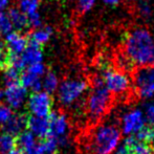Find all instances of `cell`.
<instances>
[{"mask_svg": "<svg viewBox=\"0 0 154 154\" xmlns=\"http://www.w3.org/2000/svg\"><path fill=\"white\" fill-rule=\"evenodd\" d=\"M154 51V38L146 27H134L124 41L123 55L133 66H146L151 62Z\"/></svg>", "mask_w": 154, "mask_h": 154, "instance_id": "obj_1", "label": "cell"}, {"mask_svg": "<svg viewBox=\"0 0 154 154\" xmlns=\"http://www.w3.org/2000/svg\"><path fill=\"white\" fill-rule=\"evenodd\" d=\"M122 132L116 123L106 122L93 129L87 143L88 154H112L121 143Z\"/></svg>", "mask_w": 154, "mask_h": 154, "instance_id": "obj_2", "label": "cell"}, {"mask_svg": "<svg viewBox=\"0 0 154 154\" xmlns=\"http://www.w3.org/2000/svg\"><path fill=\"white\" fill-rule=\"evenodd\" d=\"M111 93L104 85L100 75L92 79V85L86 99V112L93 122L102 119L111 105Z\"/></svg>", "mask_w": 154, "mask_h": 154, "instance_id": "obj_3", "label": "cell"}, {"mask_svg": "<svg viewBox=\"0 0 154 154\" xmlns=\"http://www.w3.org/2000/svg\"><path fill=\"white\" fill-rule=\"evenodd\" d=\"M89 89L88 82L81 77L65 79L57 89L60 104L66 107L77 104Z\"/></svg>", "mask_w": 154, "mask_h": 154, "instance_id": "obj_4", "label": "cell"}, {"mask_svg": "<svg viewBox=\"0 0 154 154\" xmlns=\"http://www.w3.org/2000/svg\"><path fill=\"white\" fill-rule=\"evenodd\" d=\"M101 72L104 85L109 92L114 95L126 94L131 88V80L129 75L121 69H113L107 63H102Z\"/></svg>", "mask_w": 154, "mask_h": 154, "instance_id": "obj_5", "label": "cell"}, {"mask_svg": "<svg viewBox=\"0 0 154 154\" xmlns=\"http://www.w3.org/2000/svg\"><path fill=\"white\" fill-rule=\"evenodd\" d=\"M133 87L136 95L143 100L154 97V66H140L133 73Z\"/></svg>", "mask_w": 154, "mask_h": 154, "instance_id": "obj_6", "label": "cell"}, {"mask_svg": "<svg viewBox=\"0 0 154 154\" xmlns=\"http://www.w3.org/2000/svg\"><path fill=\"white\" fill-rule=\"evenodd\" d=\"M146 123L147 120L144 110L140 108H131L124 112L121 116V132L127 136L135 135L138 131H140L146 126Z\"/></svg>", "mask_w": 154, "mask_h": 154, "instance_id": "obj_7", "label": "cell"}, {"mask_svg": "<svg viewBox=\"0 0 154 154\" xmlns=\"http://www.w3.org/2000/svg\"><path fill=\"white\" fill-rule=\"evenodd\" d=\"M49 136L56 138L59 145H66L67 135L69 132V121L67 116L61 112H51L48 116Z\"/></svg>", "mask_w": 154, "mask_h": 154, "instance_id": "obj_8", "label": "cell"}, {"mask_svg": "<svg viewBox=\"0 0 154 154\" xmlns=\"http://www.w3.org/2000/svg\"><path fill=\"white\" fill-rule=\"evenodd\" d=\"M53 97L45 91L34 92L29 97V110L32 116L48 118L53 108Z\"/></svg>", "mask_w": 154, "mask_h": 154, "instance_id": "obj_9", "label": "cell"}, {"mask_svg": "<svg viewBox=\"0 0 154 154\" xmlns=\"http://www.w3.org/2000/svg\"><path fill=\"white\" fill-rule=\"evenodd\" d=\"M116 154H153L150 143L143 142L134 135L127 136L116 148Z\"/></svg>", "mask_w": 154, "mask_h": 154, "instance_id": "obj_10", "label": "cell"}, {"mask_svg": "<svg viewBox=\"0 0 154 154\" xmlns=\"http://www.w3.org/2000/svg\"><path fill=\"white\" fill-rule=\"evenodd\" d=\"M26 88L21 83H15L8 85L4 90V100L8 102L11 108L19 109L26 99Z\"/></svg>", "mask_w": 154, "mask_h": 154, "instance_id": "obj_11", "label": "cell"}, {"mask_svg": "<svg viewBox=\"0 0 154 154\" xmlns=\"http://www.w3.org/2000/svg\"><path fill=\"white\" fill-rule=\"evenodd\" d=\"M6 49L12 55H21L25 47L27 46L29 40L25 36H23L20 32H11L6 36H4Z\"/></svg>", "mask_w": 154, "mask_h": 154, "instance_id": "obj_12", "label": "cell"}, {"mask_svg": "<svg viewBox=\"0 0 154 154\" xmlns=\"http://www.w3.org/2000/svg\"><path fill=\"white\" fill-rule=\"evenodd\" d=\"M27 129L35 136L40 140L49 136V121L48 118H40L36 116H27Z\"/></svg>", "mask_w": 154, "mask_h": 154, "instance_id": "obj_13", "label": "cell"}, {"mask_svg": "<svg viewBox=\"0 0 154 154\" xmlns=\"http://www.w3.org/2000/svg\"><path fill=\"white\" fill-rule=\"evenodd\" d=\"M27 116L26 113H17L13 114L5 123L2 125L3 132L10 133L14 136H17L21 132L24 131V129H27Z\"/></svg>", "mask_w": 154, "mask_h": 154, "instance_id": "obj_14", "label": "cell"}, {"mask_svg": "<svg viewBox=\"0 0 154 154\" xmlns=\"http://www.w3.org/2000/svg\"><path fill=\"white\" fill-rule=\"evenodd\" d=\"M20 56L25 67L32 64H36V63H40L43 60V54L41 46L31 40H29L27 46L25 47V49Z\"/></svg>", "mask_w": 154, "mask_h": 154, "instance_id": "obj_15", "label": "cell"}, {"mask_svg": "<svg viewBox=\"0 0 154 154\" xmlns=\"http://www.w3.org/2000/svg\"><path fill=\"white\" fill-rule=\"evenodd\" d=\"M8 15L10 17L11 22H12L13 29H16V32H22L25 31L26 29H29V18L18 8H10L8 12Z\"/></svg>", "mask_w": 154, "mask_h": 154, "instance_id": "obj_16", "label": "cell"}, {"mask_svg": "<svg viewBox=\"0 0 154 154\" xmlns=\"http://www.w3.org/2000/svg\"><path fill=\"white\" fill-rule=\"evenodd\" d=\"M35 144H36L35 135L31 131H23L16 136V146L23 153L31 149Z\"/></svg>", "mask_w": 154, "mask_h": 154, "instance_id": "obj_17", "label": "cell"}, {"mask_svg": "<svg viewBox=\"0 0 154 154\" xmlns=\"http://www.w3.org/2000/svg\"><path fill=\"white\" fill-rule=\"evenodd\" d=\"M51 35H53V29H51V27H49V26L38 27V29H36L31 34L29 40L37 43V44L40 45V46H42L45 43L48 42Z\"/></svg>", "mask_w": 154, "mask_h": 154, "instance_id": "obj_18", "label": "cell"}, {"mask_svg": "<svg viewBox=\"0 0 154 154\" xmlns=\"http://www.w3.org/2000/svg\"><path fill=\"white\" fill-rule=\"evenodd\" d=\"M59 79H58L57 75L53 71H48L45 72L44 79L42 81V88H44V91L47 93H54L57 91L58 87H59Z\"/></svg>", "mask_w": 154, "mask_h": 154, "instance_id": "obj_19", "label": "cell"}, {"mask_svg": "<svg viewBox=\"0 0 154 154\" xmlns=\"http://www.w3.org/2000/svg\"><path fill=\"white\" fill-rule=\"evenodd\" d=\"M16 148V136L6 132L0 133V154H6Z\"/></svg>", "mask_w": 154, "mask_h": 154, "instance_id": "obj_20", "label": "cell"}, {"mask_svg": "<svg viewBox=\"0 0 154 154\" xmlns=\"http://www.w3.org/2000/svg\"><path fill=\"white\" fill-rule=\"evenodd\" d=\"M3 71H4L3 78H4L5 86L12 85V84L15 83H20V77H21V72H22L21 70L15 68V67L8 66L6 68L3 69Z\"/></svg>", "mask_w": 154, "mask_h": 154, "instance_id": "obj_21", "label": "cell"}, {"mask_svg": "<svg viewBox=\"0 0 154 154\" xmlns=\"http://www.w3.org/2000/svg\"><path fill=\"white\" fill-rule=\"evenodd\" d=\"M18 8L26 16L38 12L39 0H19Z\"/></svg>", "mask_w": 154, "mask_h": 154, "instance_id": "obj_22", "label": "cell"}, {"mask_svg": "<svg viewBox=\"0 0 154 154\" xmlns=\"http://www.w3.org/2000/svg\"><path fill=\"white\" fill-rule=\"evenodd\" d=\"M13 29H14L8 13L0 12V36H6L8 32H13Z\"/></svg>", "mask_w": 154, "mask_h": 154, "instance_id": "obj_23", "label": "cell"}, {"mask_svg": "<svg viewBox=\"0 0 154 154\" xmlns=\"http://www.w3.org/2000/svg\"><path fill=\"white\" fill-rule=\"evenodd\" d=\"M134 136L137 137L138 140H143V142L151 143V142H153V140H154V128L145 126V127L143 128L140 131H138Z\"/></svg>", "mask_w": 154, "mask_h": 154, "instance_id": "obj_24", "label": "cell"}, {"mask_svg": "<svg viewBox=\"0 0 154 154\" xmlns=\"http://www.w3.org/2000/svg\"><path fill=\"white\" fill-rule=\"evenodd\" d=\"M137 12H138V15H140L142 18L148 20V19L151 18V16H152V14H153L152 5H151L148 1H140L137 6Z\"/></svg>", "mask_w": 154, "mask_h": 154, "instance_id": "obj_25", "label": "cell"}, {"mask_svg": "<svg viewBox=\"0 0 154 154\" xmlns=\"http://www.w3.org/2000/svg\"><path fill=\"white\" fill-rule=\"evenodd\" d=\"M78 11L81 13H87L94 6L97 0H75Z\"/></svg>", "mask_w": 154, "mask_h": 154, "instance_id": "obj_26", "label": "cell"}, {"mask_svg": "<svg viewBox=\"0 0 154 154\" xmlns=\"http://www.w3.org/2000/svg\"><path fill=\"white\" fill-rule=\"evenodd\" d=\"M144 113L147 122L154 128V102H149L144 106Z\"/></svg>", "mask_w": 154, "mask_h": 154, "instance_id": "obj_27", "label": "cell"}, {"mask_svg": "<svg viewBox=\"0 0 154 154\" xmlns=\"http://www.w3.org/2000/svg\"><path fill=\"white\" fill-rule=\"evenodd\" d=\"M27 70L31 71V72L35 73L36 75L38 77H42V75H45V66L42 64V63H36V64H32V65H29L27 66Z\"/></svg>", "mask_w": 154, "mask_h": 154, "instance_id": "obj_28", "label": "cell"}, {"mask_svg": "<svg viewBox=\"0 0 154 154\" xmlns=\"http://www.w3.org/2000/svg\"><path fill=\"white\" fill-rule=\"evenodd\" d=\"M12 116L13 111L10 107L5 105H0V124L1 125H3Z\"/></svg>", "mask_w": 154, "mask_h": 154, "instance_id": "obj_29", "label": "cell"}, {"mask_svg": "<svg viewBox=\"0 0 154 154\" xmlns=\"http://www.w3.org/2000/svg\"><path fill=\"white\" fill-rule=\"evenodd\" d=\"M27 18H29V26L35 27V29H38V27L41 26L42 21H41V16H40V14H39V12L29 15V16H27Z\"/></svg>", "mask_w": 154, "mask_h": 154, "instance_id": "obj_30", "label": "cell"}, {"mask_svg": "<svg viewBox=\"0 0 154 154\" xmlns=\"http://www.w3.org/2000/svg\"><path fill=\"white\" fill-rule=\"evenodd\" d=\"M11 0H0V12H4L8 8Z\"/></svg>", "mask_w": 154, "mask_h": 154, "instance_id": "obj_31", "label": "cell"}, {"mask_svg": "<svg viewBox=\"0 0 154 154\" xmlns=\"http://www.w3.org/2000/svg\"><path fill=\"white\" fill-rule=\"evenodd\" d=\"M104 4L106 5H109V6H114V5H118L120 3L121 0H101Z\"/></svg>", "mask_w": 154, "mask_h": 154, "instance_id": "obj_32", "label": "cell"}, {"mask_svg": "<svg viewBox=\"0 0 154 154\" xmlns=\"http://www.w3.org/2000/svg\"><path fill=\"white\" fill-rule=\"evenodd\" d=\"M6 154H23V152L20 150V149H18V148H15L14 150L10 151V152H8V153H6Z\"/></svg>", "mask_w": 154, "mask_h": 154, "instance_id": "obj_33", "label": "cell"}, {"mask_svg": "<svg viewBox=\"0 0 154 154\" xmlns=\"http://www.w3.org/2000/svg\"><path fill=\"white\" fill-rule=\"evenodd\" d=\"M4 100V90L0 89V101Z\"/></svg>", "mask_w": 154, "mask_h": 154, "instance_id": "obj_34", "label": "cell"}, {"mask_svg": "<svg viewBox=\"0 0 154 154\" xmlns=\"http://www.w3.org/2000/svg\"><path fill=\"white\" fill-rule=\"evenodd\" d=\"M151 63L153 64V66H154V51H153V55H152V59H151Z\"/></svg>", "mask_w": 154, "mask_h": 154, "instance_id": "obj_35", "label": "cell"}, {"mask_svg": "<svg viewBox=\"0 0 154 154\" xmlns=\"http://www.w3.org/2000/svg\"><path fill=\"white\" fill-rule=\"evenodd\" d=\"M151 34H152V36H153V38H154V27H153V29H152V32H151Z\"/></svg>", "mask_w": 154, "mask_h": 154, "instance_id": "obj_36", "label": "cell"}, {"mask_svg": "<svg viewBox=\"0 0 154 154\" xmlns=\"http://www.w3.org/2000/svg\"><path fill=\"white\" fill-rule=\"evenodd\" d=\"M129 1H137V0H129Z\"/></svg>", "mask_w": 154, "mask_h": 154, "instance_id": "obj_37", "label": "cell"}, {"mask_svg": "<svg viewBox=\"0 0 154 154\" xmlns=\"http://www.w3.org/2000/svg\"><path fill=\"white\" fill-rule=\"evenodd\" d=\"M153 144H154V140H153Z\"/></svg>", "mask_w": 154, "mask_h": 154, "instance_id": "obj_38", "label": "cell"}]
</instances>
